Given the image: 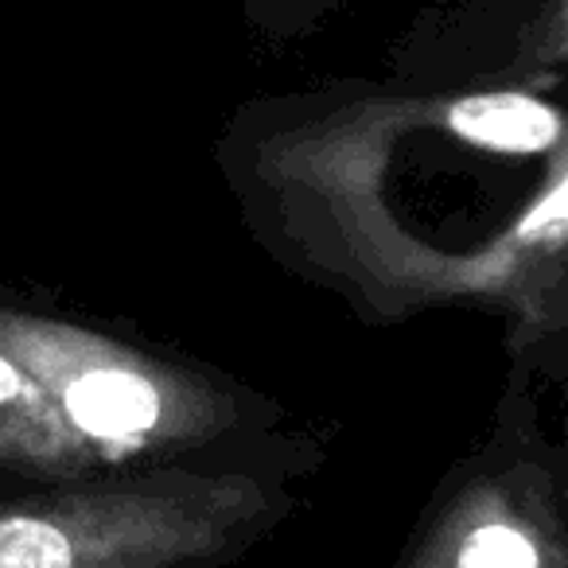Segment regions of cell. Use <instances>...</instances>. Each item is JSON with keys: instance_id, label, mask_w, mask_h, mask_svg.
<instances>
[{"instance_id": "1", "label": "cell", "mask_w": 568, "mask_h": 568, "mask_svg": "<svg viewBox=\"0 0 568 568\" xmlns=\"http://www.w3.org/2000/svg\"><path fill=\"white\" fill-rule=\"evenodd\" d=\"M0 355L113 467H250L296 479L324 459L320 444L284 436V409L257 389L9 288H0Z\"/></svg>"}, {"instance_id": "2", "label": "cell", "mask_w": 568, "mask_h": 568, "mask_svg": "<svg viewBox=\"0 0 568 568\" xmlns=\"http://www.w3.org/2000/svg\"><path fill=\"white\" fill-rule=\"evenodd\" d=\"M293 514L250 467H102L0 498V568H230Z\"/></svg>"}, {"instance_id": "3", "label": "cell", "mask_w": 568, "mask_h": 568, "mask_svg": "<svg viewBox=\"0 0 568 568\" xmlns=\"http://www.w3.org/2000/svg\"><path fill=\"white\" fill-rule=\"evenodd\" d=\"M397 568H568L565 459L526 413L444 475Z\"/></svg>"}, {"instance_id": "4", "label": "cell", "mask_w": 568, "mask_h": 568, "mask_svg": "<svg viewBox=\"0 0 568 568\" xmlns=\"http://www.w3.org/2000/svg\"><path fill=\"white\" fill-rule=\"evenodd\" d=\"M568 0H456L409 28L394 71L417 90L560 87Z\"/></svg>"}, {"instance_id": "5", "label": "cell", "mask_w": 568, "mask_h": 568, "mask_svg": "<svg viewBox=\"0 0 568 568\" xmlns=\"http://www.w3.org/2000/svg\"><path fill=\"white\" fill-rule=\"evenodd\" d=\"M102 467L113 464L74 428H67V420L28 382V374L0 355V475L48 483Z\"/></svg>"}, {"instance_id": "6", "label": "cell", "mask_w": 568, "mask_h": 568, "mask_svg": "<svg viewBox=\"0 0 568 568\" xmlns=\"http://www.w3.org/2000/svg\"><path fill=\"white\" fill-rule=\"evenodd\" d=\"M343 4L351 0H242L250 24L265 36H281V40L316 32Z\"/></svg>"}]
</instances>
